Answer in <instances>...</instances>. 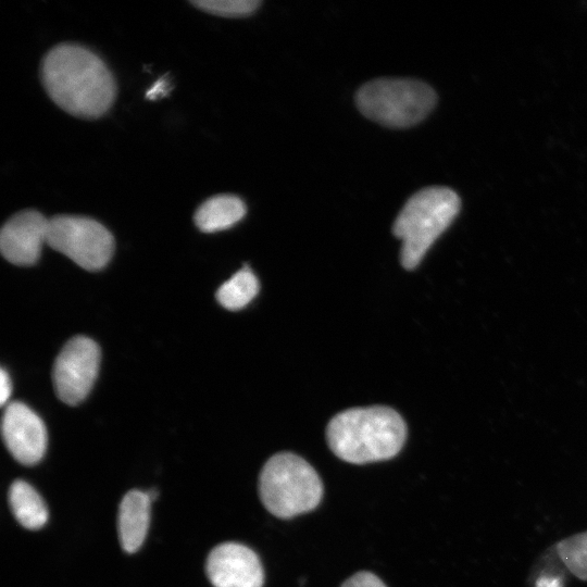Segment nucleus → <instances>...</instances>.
I'll use <instances>...</instances> for the list:
<instances>
[{
  "instance_id": "19",
  "label": "nucleus",
  "mask_w": 587,
  "mask_h": 587,
  "mask_svg": "<svg viewBox=\"0 0 587 587\" xmlns=\"http://www.w3.org/2000/svg\"><path fill=\"white\" fill-rule=\"evenodd\" d=\"M12 385L9 374L2 369L0 373V402L4 405L11 396Z\"/></svg>"
},
{
  "instance_id": "7",
  "label": "nucleus",
  "mask_w": 587,
  "mask_h": 587,
  "mask_svg": "<svg viewBox=\"0 0 587 587\" xmlns=\"http://www.w3.org/2000/svg\"><path fill=\"white\" fill-rule=\"evenodd\" d=\"M99 346L90 338L70 339L58 354L52 372L58 398L66 404L82 402L92 388L100 365Z\"/></svg>"
},
{
  "instance_id": "2",
  "label": "nucleus",
  "mask_w": 587,
  "mask_h": 587,
  "mask_svg": "<svg viewBox=\"0 0 587 587\" xmlns=\"http://www.w3.org/2000/svg\"><path fill=\"white\" fill-rule=\"evenodd\" d=\"M407 438V425L394 409L353 408L336 414L326 427L330 450L341 460L365 464L394 458Z\"/></svg>"
},
{
  "instance_id": "4",
  "label": "nucleus",
  "mask_w": 587,
  "mask_h": 587,
  "mask_svg": "<svg viewBox=\"0 0 587 587\" xmlns=\"http://www.w3.org/2000/svg\"><path fill=\"white\" fill-rule=\"evenodd\" d=\"M259 495L270 513L279 519H291L319 505L323 484L304 459L291 452H279L261 470Z\"/></svg>"
},
{
  "instance_id": "14",
  "label": "nucleus",
  "mask_w": 587,
  "mask_h": 587,
  "mask_svg": "<svg viewBox=\"0 0 587 587\" xmlns=\"http://www.w3.org/2000/svg\"><path fill=\"white\" fill-rule=\"evenodd\" d=\"M259 282L249 267L245 266L226 280L217 290V301L227 310L245 308L258 294Z\"/></svg>"
},
{
  "instance_id": "8",
  "label": "nucleus",
  "mask_w": 587,
  "mask_h": 587,
  "mask_svg": "<svg viewBox=\"0 0 587 587\" xmlns=\"http://www.w3.org/2000/svg\"><path fill=\"white\" fill-rule=\"evenodd\" d=\"M205 571L214 587H262L264 582L258 554L238 542L214 547L208 555Z\"/></svg>"
},
{
  "instance_id": "15",
  "label": "nucleus",
  "mask_w": 587,
  "mask_h": 587,
  "mask_svg": "<svg viewBox=\"0 0 587 587\" xmlns=\"http://www.w3.org/2000/svg\"><path fill=\"white\" fill-rule=\"evenodd\" d=\"M555 547L567 570L578 579L587 582V530L563 538Z\"/></svg>"
},
{
  "instance_id": "16",
  "label": "nucleus",
  "mask_w": 587,
  "mask_h": 587,
  "mask_svg": "<svg viewBox=\"0 0 587 587\" xmlns=\"http://www.w3.org/2000/svg\"><path fill=\"white\" fill-rule=\"evenodd\" d=\"M196 8L218 16L241 17L252 14L261 4L259 0H192Z\"/></svg>"
},
{
  "instance_id": "17",
  "label": "nucleus",
  "mask_w": 587,
  "mask_h": 587,
  "mask_svg": "<svg viewBox=\"0 0 587 587\" xmlns=\"http://www.w3.org/2000/svg\"><path fill=\"white\" fill-rule=\"evenodd\" d=\"M341 587H387L384 582L371 572H358L350 576Z\"/></svg>"
},
{
  "instance_id": "1",
  "label": "nucleus",
  "mask_w": 587,
  "mask_h": 587,
  "mask_svg": "<svg viewBox=\"0 0 587 587\" xmlns=\"http://www.w3.org/2000/svg\"><path fill=\"white\" fill-rule=\"evenodd\" d=\"M40 74L50 99L73 116L98 118L115 100L112 72L98 54L82 45L54 46L45 55Z\"/></svg>"
},
{
  "instance_id": "18",
  "label": "nucleus",
  "mask_w": 587,
  "mask_h": 587,
  "mask_svg": "<svg viewBox=\"0 0 587 587\" xmlns=\"http://www.w3.org/2000/svg\"><path fill=\"white\" fill-rule=\"evenodd\" d=\"M168 90H170V85H168L167 79L165 77H161L147 91L146 98L150 100H155V99L166 96Z\"/></svg>"
},
{
  "instance_id": "10",
  "label": "nucleus",
  "mask_w": 587,
  "mask_h": 587,
  "mask_svg": "<svg viewBox=\"0 0 587 587\" xmlns=\"http://www.w3.org/2000/svg\"><path fill=\"white\" fill-rule=\"evenodd\" d=\"M49 218L37 210H23L2 226L0 249L7 261L20 266L35 264L47 245Z\"/></svg>"
},
{
  "instance_id": "3",
  "label": "nucleus",
  "mask_w": 587,
  "mask_h": 587,
  "mask_svg": "<svg viewBox=\"0 0 587 587\" xmlns=\"http://www.w3.org/2000/svg\"><path fill=\"white\" fill-rule=\"evenodd\" d=\"M460 208L455 191L442 186L423 188L408 199L392 226L394 235L402 241L400 261L404 268L412 270L420 264Z\"/></svg>"
},
{
  "instance_id": "6",
  "label": "nucleus",
  "mask_w": 587,
  "mask_h": 587,
  "mask_svg": "<svg viewBox=\"0 0 587 587\" xmlns=\"http://www.w3.org/2000/svg\"><path fill=\"white\" fill-rule=\"evenodd\" d=\"M47 245L87 271L104 267L114 251V238L98 221L60 214L49 218Z\"/></svg>"
},
{
  "instance_id": "12",
  "label": "nucleus",
  "mask_w": 587,
  "mask_h": 587,
  "mask_svg": "<svg viewBox=\"0 0 587 587\" xmlns=\"http://www.w3.org/2000/svg\"><path fill=\"white\" fill-rule=\"evenodd\" d=\"M245 202L235 195L221 193L207 199L193 215L196 226L203 233L227 229L246 214Z\"/></svg>"
},
{
  "instance_id": "9",
  "label": "nucleus",
  "mask_w": 587,
  "mask_h": 587,
  "mask_svg": "<svg viewBox=\"0 0 587 587\" xmlns=\"http://www.w3.org/2000/svg\"><path fill=\"white\" fill-rule=\"evenodd\" d=\"M2 438L12 457L22 464L38 463L47 448L41 419L22 402H11L2 415Z\"/></svg>"
},
{
  "instance_id": "5",
  "label": "nucleus",
  "mask_w": 587,
  "mask_h": 587,
  "mask_svg": "<svg viewBox=\"0 0 587 587\" xmlns=\"http://www.w3.org/2000/svg\"><path fill=\"white\" fill-rule=\"evenodd\" d=\"M434 89L421 80L378 78L362 85L355 95L359 111L387 127L403 128L423 121L436 105Z\"/></svg>"
},
{
  "instance_id": "13",
  "label": "nucleus",
  "mask_w": 587,
  "mask_h": 587,
  "mask_svg": "<svg viewBox=\"0 0 587 587\" xmlns=\"http://www.w3.org/2000/svg\"><path fill=\"white\" fill-rule=\"evenodd\" d=\"M9 503L16 521L27 529H39L48 521L49 514L42 498L24 480L17 479L12 483Z\"/></svg>"
},
{
  "instance_id": "11",
  "label": "nucleus",
  "mask_w": 587,
  "mask_h": 587,
  "mask_svg": "<svg viewBox=\"0 0 587 587\" xmlns=\"http://www.w3.org/2000/svg\"><path fill=\"white\" fill-rule=\"evenodd\" d=\"M148 492L133 489L121 501L117 516L120 542L124 551L136 552L142 545L150 521Z\"/></svg>"
}]
</instances>
